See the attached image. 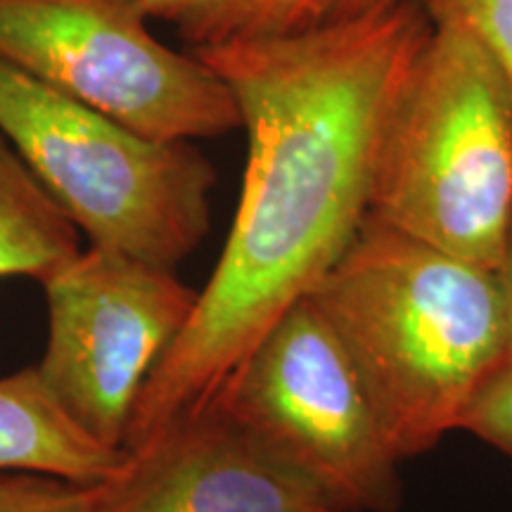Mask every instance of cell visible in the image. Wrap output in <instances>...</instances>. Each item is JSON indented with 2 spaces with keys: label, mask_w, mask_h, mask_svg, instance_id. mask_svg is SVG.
I'll return each mask as SVG.
<instances>
[{
  "label": "cell",
  "mask_w": 512,
  "mask_h": 512,
  "mask_svg": "<svg viewBox=\"0 0 512 512\" xmlns=\"http://www.w3.org/2000/svg\"><path fill=\"white\" fill-rule=\"evenodd\" d=\"M432 24H463L501 62L512 86V0H420Z\"/></svg>",
  "instance_id": "4fadbf2b"
},
{
  "label": "cell",
  "mask_w": 512,
  "mask_h": 512,
  "mask_svg": "<svg viewBox=\"0 0 512 512\" xmlns=\"http://www.w3.org/2000/svg\"><path fill=\"white\" fill-rule=\"evenodd\" d=\"M91 512H347L219 406L185 418L95 486Z\"/></svg>",
  "instance_id": "ba28073f"
},
{
  "label": "cell",
  "mask_w": 512,
  "mask_h": 512,
  "mask_svg": "<svg viewBox=\"0 0 512 512\" xmlns=\"http://www.w3.org/2000/svg\"><path fill=\"white\" fill-rule=\"evenodd\" d=\"M422 5L356 27L192 50L247 133L233 228L133 408L124 453L202 413L275 320L316 290L370 209L382 126L430 36Z\"/></svg>",
  "instance_id": "6da1fadb"
},
{
  "label": "cell",
  "mask_w": 512,
  "mask_h": 512,
  "mask_svg": "<svg viewBox=\"0 0 512 512\" xmlns=\"http://www.w3.org/2000/svg\"><path fill=\"white\" fill-rule=\"evenodd\" d=\"M79 254V230L0 133V278L43 283Z\"/></svg>",
  "instance_id": "8fae6325"
},
{
  "label": "cell",
  "mask_w": 512,
  "mask_h": 512,
  "mask_svg": "<svg viewBox=\"0 0 512 512\" xmlns=\"http://www.w3.org/2000/svg\"><path fill=\"white\" fill-rule=\"evenodd\" d=\"M309 299L349 351L401 463L460 430L510 361L501 273L370 214Z\"/></svg>",
  "instance_id": "7a4b0ae2"
},
{
  "label": "cell",
  "mask_w": 512,
  "mask_h": 512,
  "mask_svg": "<svg viewBox=\"0 0 512 512\" xmlns=\"http://www.w3.org/2000/svg\"><path fill=\"white\" fill-rule=\"evenodd\" d=\"M143 0H0V57L67 98L155 140L240 131L207 62L159 43Z\"/></svg>",
  "instance_id": "8992f818"
},
{
  "label": "cell",
  "mask_w": 512,
  "mask_h": 512,
  "mask_svg": "<svg viewBox=\"0 0 512 512\" xmlns=\"http://www.w3.org/2000/svg\"><path fill=\"white\" fill-rule=\"evenodd\" d=\"M368 214L501 271L512 226V86L463 24H432L377 145Z\"/></svg>",
  "instance_id": "3957f363"
},
{
  "label": "cell",
  "mask_w": 512,
  "mask_h": 512,
  "mask_svg": "<svg viewBox=\"0 0 512 512\" xmlns=\"http://www.w3.org/2000/svg\"><path fill=\"white\" fill-rule=\"evenodd\" d=\"M41 285L48 339L36 373L76 427L124 451L133 408L200 292L176 271L95 247Z\"/></svg>",
  "instance_id": "52a82bcc"
},
{
  "label": "cell",
  "mask_w": 512,
  "mask_h": 512,
  "mask_svg": "<svg viewBox=\"0 0 512 512\" xmlns=\"http://www.w3.org/2000/svg\"><path fill=\"white\" fill-rule=\"evenodd\" d=\"M460 432L475 434L512 458V361L479 389L460 420Z\"/></svg>",
  "instance_id": "5bb4252c"
},
{
  "label": "cell",
  "mask_w": 512,
  "mask_h": 512,
  "mask_svg": "<svg viewBox=\"0 0 512 512\" xmlns=\"http://www.w3.org/2000/svg\"><path fill=\"white\" fill-rule=\"evenodd\" d=\"M0 133L91 247L176 271L207 238L216 169L195 143L140 136L3 57Z\"/></svg>",
  "instance_id": "277c9868"
},
{
  "label": "cell",
  "mask_w": 512,
  "mask_h": 512,
  "mask_svg": "<svg viewBox=\"0 0 512 512\" xmlns=\"http://www.w3.org/2000/svg\"><path fill=\"white\" fill-rule=\"evenodd\" d=\"M501 283H503V297H505V316H508V339H510V361H512V226L508 235V247H505V256L501 264Z\"/></svg>",
  "instance_id": "9a60e30c"
},
{
  "label": "cell",
  "mask_w": 512,
  "mask_h": 512,
  "mask_svg": "<svg viewBox=\"0 0 512 512\" xmlns=\"http://www.w3.org/2000/svg\"><path fill=\"white\" fill-rule=\"evenodd\" d=\"M219 406L347 512H396L401 460L361 375L318 306H290L235 368Z\"/></svg>",
  "instance_id": "5b68a950"
},
{
  "label": "cell",
  "mask_w": 512,
  "mask_h": 512,
  "mask_svg": "<svg viewBox=\"0 0 512 512\" xmlns=\"http://www.w3.org/2000/svg\"><path fill=\"white\" fill-rule=\"evenodd\" d=\"M420 0H143L192 50L356 27Z\"/></svg>",
  "instance_id": "9c48e42d"
},
{
  "label": "cell",
  "mask_w": 512,
  "mask_h": 512,
  "mask_svg": "<svg viewBox=\"0 0 512 512\" xmlns=\"http://www.w3.org/2000/svg\"><path fill=\"white\" fill-rule=\"evenodd\" d=\"M124 458V451L102 446L69 420L34 366L0 377V472H41L100 484Z\"/></svg>",
  "instance_id": "30bf717a"
},
{
  "label": "cell",
  "mask_w": 512,
  "mask_h": 512,
  "mask_svg": "<svg viewBox=\"0 0 512 512\" xmlns=\"http://www.w3.org/2000/svg\"><path fill=\"white\" fill-rule=\"evenodd\" d=\"M95 486L41 472H0V512H91Z\"/></svg>",
  "instance_id": "7c38bea8"
}]
</instances>
